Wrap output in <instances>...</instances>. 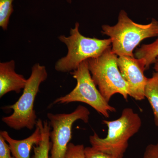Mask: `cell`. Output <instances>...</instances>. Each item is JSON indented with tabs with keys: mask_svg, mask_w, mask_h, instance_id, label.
<instances>
[{
	"mask_svg": "<svg viewBox=\"0 0 158 158\" xmlns=\"http://www.w3.org/2000/svg\"><path fill=\"white\" fill-rule=\"evenodd\" d=\"M117 64L123 77L129 86L130 96L137 101L144 100L148 79L144 74L146 69L144 59L135 57L119 56Z\"/></svg>",
	"mask_w": 158,
	"mask_h": 158,
	"instance_id": "ba28073f",
	"label": "cell"
},
{
	"mask_svg": "<svg viewBox=\"0 0 158 158\" xmlns=\"http://www.w3.org/2000/svg\"><path fill=\"white\" fill-rule=\"evenodd\" d=\"M142 158H158V141L147 145Z\"/></svg>",
	"mask_w": 158,
	"mask_h": 158,
	"instance_id": "ac0fdd59",
	"label": "cell"
},
{
	"mask_svg": "<svg viewBox=\"0 0 158 158\" xmlns=\"http://www.w3.org/2000/svg\"><path fill=\"white\" fill-rule=\"evenodd\" d=\"M118 58L110 46L99 56L88 60L94 82L108 102L116 94L125 100L130 96L129 86L120 73L117 64Z\"/></svg>",
	"mask_w": 158,
	"mask_h": 158,
	"instance_id": "5b68a950",
	"label": "cell"
},
{
	"mask_svg": "<svg viewBox=\"0 0 158 158\" xmlns=\"http://www.w3.org/2000/svg\"><path fill=\"white\" fill-rule=\"evenodd\" d=\"M90 112L79 105L69 113H48L47 117L52 130L50 134L52 142L50 158H65L67 148L72 138V128L76 121L81 120L88 123Z\"/></svg>",
	"mask_w": 158,
	"mask_h": 158,
	"instance_id": "52a82bcc",
	"label": "cell"
},
{
	"mask_svg": "<svg viewBox=\"0 0 158 158\" xmlns=\"http://www.w3.org/2000/svg\"><path fill=\"white\" fill-rule=\"evenodd\" d=\"M70 73L76 80V86L68 94L56 99L53 102V104L74 102L84 103L106 118L110 117L111 112H116V108L109 104L97 88L88 68V60L82 62L75 70Z\"/></svg>",
	"mask_w": 158,
	"mask_h": 158,
	"instance_id": "8992f818",
	"label": "cell"
},
{
	"mask_svg": "<svg viewBox=\"0 0 158 158\" xmlns=\"http://www.w3.org/2000/svg\"><path fill=\"white\" fill-rule=\"evenodd\" d=\"M48 77L45 66L36 63L32 66L31 76L27 79L21 96L14 104L4 107L6 110H13L11 115L2 118L7 126L17 131L23 128L32 130L36 127L38 119L34 109V102L40 85Z\"/></svg>",
	"mask_w": 158,
	"mask_h": 158,
	"instance_id": "3957f363",
	"label": "cell"
},
{
	"mask_svg": "<svg viewBox=\"0 0 158 158\" xmlns=\"http://www.w3.org/2000/svg\"><path fill=\"white\" fill-rule=\"evenodd\" d=\"M154 69L156 72L158 73V56L156 58L155 62L154 63Z\"/></svg>",
	"mask_w": 158,
	"mask_h": 158,
	"instance_id": "d6986e66",
	"label": "cell"
},
{
	"mask_svg": "<svg viewBox=\"0 0 158 158\" xmlns=\"http://www.w3.org/2000/svg\"><path fill=\"white\" fill-rule=\"evenodd\" d=\"M14 60L0 63V98L9 92L20 93L25 87L27 79L15 71Z\"/></svg>",
	"mask_w": 158,
	"mask_h": 158,
	"instance_id": "9c48e42d",
	"label": "cell"
},
{
	"mask_svg": "<svg viewBox=\"0 0 158 158\" xmlns=\"http://www.w3.org/2000/svg\"><path fill=\"white\" fill-rule=\"evenodd\" d=\"M10 147L7 141L0 135V158H14L11 155Z\"/></svg>",
	"mask_w": 158,
	"mask_h": 158,
	"instance_id": "e0dca14e",
	"label": "cell"
},
{
	"mask_svg": "<svg viewBox=\"0 0 158 158\" xmlns=\"http://www.w3.org/2000/svg\"><path fill=\"white\" fill-rule=\"evenodd\" d=\"M144 96L149 102L154 115L156 126L158 127V73H153L152 76L148 78L144 90Z\"/></svg>",
	"mask_w": 158,
	"mask_h": 158,
	"instance_id": "7c38bea8",
	"label": "cell"
},
{
	"mask_svg": "<svg viewBox=\"0 0 158 158\" xmlns=\"http://www.w3.org/2000/svg\"><path fill=\"white\" fill-rule=\"evenodd\" d=\"M154 42L149 44H144L135 51V57L137 59H144L145 69H149L150 66L154 64L158 56V36Z\"/></svg>",
	"mask_w": 158,
	"mask_h": 158,
	"instance_id": "4fadbf2b",
	"label": "cell"
},
{
	"mask_svg": "<svg viewBox=\"0 0 158 158\" xmlns=\"http://www.w3.org/2000/svg\"><path fill=\"white\" fill-rule=\"evenodd\" d=\"M37 123L40 128L42 138L39 144L33 147L34 154L32 158H49V153L52 147L50 125L46 120L42 121L40 118L37 120Z\"/></svg>",
	"mask_w": 158,
	"mask_h": 158,
	"instance_id": "8fae6325",
	"label": "cell"
},
{
	"mask_svg": "<svg viewBox=\"0 0 158 158\" xmlns=\"http://www.w3.org/2000/svg\"><path fill=\"white\" fill-rule=\"evenodd\" d=\"M85 153L86 158H123V156L106 153L97 150L92 147L85 148Z\"/></svg>",
	"mask_w": 158,
	"mask_h": 158,
	"instance_id": "2e32d148",
	"label": "cell"
},
{
	"mask_svg": "<svg viewBox=\"0 0 158 158\" xmlns=\"http://www.w3.org/2000/svg\"><path fill=\"white\" fill-rule=\"evenodd\" d=\"M14 0H0V27L4 31L8 29L9 20L13 13Z\"/></svg>",
	"mask_w": 158,
	"mask_h": 158,
	"instance_id": "5bb4252c",
	"label": "cell"
},
{
	"mask_svg": "<svg viewBox=\"0 0 158 158\" xmlns=\"http://www.w3.org/2000/svg\"><path fill=\"white\" fill-rule=\"evenodd\" d=\"M80 24L77 22L73 28H71L70 35H60L58 39L67 47V53L59 59L55 69L57 72L70 73L75 70L82 62L100 56L108 48L111 46L110 38L99 39L86 37L80 32Z\"/></svg>",
	"mask_w": 158,
	"mask_h": 158,
	"instance_id": "277c9868",
	"label": "cell"
},
{
	"mask_svg": "<svg viewBox=\"0 0 158 158\" xmlns=\"http://www.w3.org/2000/svg\"><path fill=\"white\" fill-rule=\"evenodd\" d=\"M108 128L107 136L101 138L96 133L89 137L91 147L99 151L124 156L130 138L140 131L142 121L132 108H125L119 118L114 120H103Z\"/></svg>",
	"mask_w": 158,
	"mask_h": 158,
	"instance_id": "7a4b0ae2",
	"label": "cell"
},
{
	"mask_svg": "<svg viewBox=\"0 0 158 158\" xmlns=\"http://www.w3.org/2000/svg\"><path fill=\"white\" fill-rule=\"evenodd\" d=\"M67 3H69V4H71L72 2V0H65Z\"/></svg>",
	"mask_w": 158,
	"mask_h": 158,
	"instance_id": "ffe728a7",
	"label": "cell"
},
{
	"mask_svg": "<svg viewBox=\"0 0 158 158\" xmlns=\"http://www.w3.org/2000/svg\"><path fill=\"white\" fill-rule=\"evenodd\" d=\"M85 148L83 144L69 143L65 158H86Z\"/></svg>",
	"mask_w": 158,
	"mask_h": 158,
	"instance_id": "9a60e30c",
	"label": "cell"
},
{
	"mask_svg": "<svg viewBox=\"0 0 158 158\" xmlns=\"http://www.w3.org/2000/svg\"><path fill=\"white\" fill-rule=\"evenodd\" d=\"M102 28V34L111 39L112 52L118 57H135L134 51L142 40L158 36L157 20L152 19L148 24L137 23L123 10L116 25H103Z\"/></svg>",
	"mask_w": 158,
	"mask_h": 158,
	"instance_id": "6da1fadb",
	"label": "cell"
},
{
	"mask_svg": "<svg viewBox=\"0 0 158 158\" xmlns=\"http://www.w3.org/2000/svg\"><path fill=\"white\" fill-rule=\"evenodd\" d=\"M34 133L28 138L23 140H15L11 138L6 131H1L0 135L9 144L11 154L14 158H31V149L39 144L41 140V133L39 125L36 124Z\"/></svg>",
	"mask_w": 158,
	"mask_h": 158,
	"instance_id": "30bf717a",
	"label": "cell"
}]
</instances>
